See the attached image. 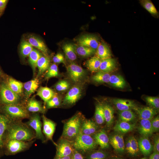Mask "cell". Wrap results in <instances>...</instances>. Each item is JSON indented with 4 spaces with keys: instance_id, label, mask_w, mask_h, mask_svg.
Segmentation results:
<instances>
[{
    "instance_id": "836d02e7",
    "label": "cell",
    "mask_w": 159,
    "mask_h": 159,
    "mask_svg": "<svg viewBox=\"0 0 159 159\" xmlns=\"http://www.w3.org/2000/svg\"><path fill=\"white\" fill-rule=\"evenodd\" d=\"M9 119L6 116L0 114V148L3 145L2 138L4 134L9 126Z\"/></svg>"
},
{
    "instance_id": "7402d4cb",
    "label": "cell",
    "mask_w": 159,
    "mask_h": 159,
    "mask_svg": "<svg viewBox=\"0 0 159 159\" xmlns=\"http://www.w3.org/2000/svg\"><path fill=\"white\" fill-rule=\"evenodd\" d=\"M116 60L112 58L102 60L99 71L109 73L115 70L116 67Z\"/></svg>"
},
{
    "instance_id": "52a82bcc",
    "label": "cell",
    "mask_w": 159,
    "mask_h": 159,
    "mask_svg": "<svg viewBox=\"0 0 159 159\" xmlns=\"http://www.w3.org/2000/svg\"><path fill=\"white\" fill-rule=\"evenodd\" d=\"M81 87L75 85L72 87L65 95L62 103L63 105H71L75 104L80 98L82 94Z\"/></svg>"
},
{
    "instance_id": "6f0895ef",
    "label": "cell",
    "mask_w": 159,
    "mask_h": 159,
    "mask_svg": "<svg viewBox=\"0 0 159 159\" xmlns=\"http://www.w3.org/2000/svg\"><path fill=\"white\" fill-rule=\"evenodd\" d=\"M120 159V158H114V159Z\"/></svg>"
},
{
    "instance_id": "c3c4849f",
    "label": "cell",
    "mask_w": 159,
    "mask_h": 159,
    "mask_svg": "<svg viewBox=\"0 0 159 159\" xmlns=\"http://www.w3.org/2000/svg\"><path fill=\"white\" fill-rule=\"evenodd\" d=\"M53 61L55 63H65V60L63 55L61 53H58L53 58Z\"/></svg>"
},
{
    "instance_id": "9f6ffc18",
    "label": "cell",
    "mask_w": 159,
    "mask_h": 159,
    "mask_svg": "<svg viewBox=\"0 0 159 159\" xmlns=\"http://www.w3.org/2000/svg\"><path fill=\"white\" fill-rule=\"evenodd\" d=\"M140 159H147L146 158H143Z\"/></svg>"
},
{
    "instance_id": "11a10c76",
    "label": "cell",
    "mask_w": 159,
    "mask_h": 159,
    "mask_svg": "<svg viewBox=\"0 0 159 159\" xmlns=\"http://www.w3.org/2000/svg\"><path fill=\"white\" fill-rule=\"evenodd\" d=\"M56 159H71V158L70 156H69L61 158H57Z\"/></svg>"
},
{
    "instance_id": "d4e9b609",
    "label": "cell",
    "mask_w": 159,
    "mask_h": 159,
    "mask_svg": "<svg viewBox=\"0 0 159 159\" xmlns=\"http://www.w3.org/2000/svg\"><path fill=\"white\" fill-rule=\"evenodd\" d=\"M105 121L108 127H110L113 123L114 118V110L110 105H102Z\"/></svg>"
},
{
    "instance_id": "8fae6325",
    "label": "cell",
    "mask_w": 159,
    "mask_h": 159,
    "mask_svg": "<svg viewBox=\"0 0 159 159\" xmlns=\"http://www.w3.org/2000/svg\"><path fill=\"white\" fill-rule=\"evenodd\" d=\"M29 143L25 141L16 140H9L7 144V147L9 152L14 154L21 152L27 148Z\"/></svg>"
},
{
    "instance_id": "d590c367",
    "label": "cell",
    "mask_w": 159,
    "mask_h": 159,
    "mask_svg": "<svg viewBox=\"0 0 159 159\" xmlns=\"http://www.w3.org/2000/svg\"><path fill=\"white\" fill-rule=\"evenodd\" d=\"M95 118L96 122L97 124L102 125L105 122L102 104L99 103L96 106Z\"/></svg>"
},
{
    "instance_id": "d6a6232c",
    "label": "cell",
    "mask_w": 159,
    "mask_h": 159,
    "mask_svg": "<svg viewBox=\"0 0 159 159\" xmlns=\"http://www.w3.org/2000/svg\"><path fill=\"white\" fill-rule=\"evenodd\" d=\"M110 75L107 73L99 71L92 77V80L98 83H109Z\"/></svg>"
},
{
    "instance_id": "9c48e42d",
    "label": "cell",
    "mask_w": 159,
    "mask_h": 159,
    "mask_svg": "<svg viewBox=\"0 0 159 159\" xmlns=\"http://www.w3.org/2000/svg\"><path fill=\"white\" fill-rule=\"evenodd\" d=\"M4 110L10 116L13 118H23L28 116L26 110L14 104L7 105L4 107Z\"/></svg>"
},
{
    "instance_id": "6da1fadb",
    "label": "cell",
    "mask_w": 159,
    "mask_h": 159,
    "mask_svg": "<svg viewBox=\"0 0 159 159\" xmlns=\"http://www.w3.org/2000/svg\"><path fill=\"white\" fill-rule=\"evenodd\" d=\"M8 134L9 140L29 141L35 136L29 128L22 123H13L9 127Z\"/></svg>"
},
{
    "instance_id": "ba28073f",
    "label": "cell",
    "mask_w": 159,
    "mask_h": 159,
    "mask_svg": "<svg viewBox=\"0 0 159 159\" xmlns=\"http://www.w3.org/2000/svg\"><path fill=\"white\" fill-rule=\"evenodd\" d=\"M56 146L57 158L70 156L73 154L74 150L70 142L63 138L60 140Z\"/></svg>"
},
{
    "instance_id": "816d5d0a",
    "label": "cell",
    "mask_w": 159,
    "mask_h": 159,
    "mask_svg": "<svg viewBox=\"0 0 159 159\" xmlns=\"http://www.w3.org/2000/svg\"><path fill=\"white\" fill-rule=\"evenodd\" d=\"M8 1L7 0H0V11H1L5 9Z\"/></svg>"
},
{
    "instance_id": "44dd1931",
    "label": "cell",
    "mask_w": 159,
    "mask_h": 159,
    "mask_svg": "<svg viewBox=\"0 0 159 159\" xmlns=\"http://www.w3.org/2000/svg\"><path fill=\"white\" fill-rule=\"evenodd\" d=\"M139 149L145 156L149 155L153 149V146L148 137L143 136L138 141Z\"/></svg>"
},
{
    "instance_id": "d6986e66",
    "label": "cell",
    "mask_w": 159,
    "mask_h": 159,
    "mask_svg": "<svg viewBox=\"0 0 159 159\" xmlns=\"http://www.w3.org/2000/svg\"><path fill=\"white\" fill-rule=\"evenodd\" d=\"M97 126L93 121L85 120L82 122L80 132L88 135L95 134L97 130Z\"/></svg>"
},
{
    "instance_id": "8992f818",
    "label": "cell",
    "mask_w": 159,
    "mask_h": 159,
    "mask_svg": "<svg viewBox=\"0 0 159 159\" xmlns=\"http://www.w3.org/2000/svg\"><path fill=\"white\" fill-rule=\"evenodd\" d=\"M77 44L96 50L100 42L97 36L95 34H87L83 35L77 40Z\"/></svg>"
},
{
    "instance_id": "74e56055",
    "label": "cell",
    "mask_w": 159,
    "mask_h": 159,
    "mask_svg": "<svg viewBox=\"0 0 159 159\" xmlns=\"http://www.w3.org/2000/svg\"><path fill=\"white\" fill-rule=\"evenodd\" d=\"M118 116L119 120L128 122L134 120L136 117V115L131 110L120 111Z\"/></svg>"
},
{
    "instance_id": "603a6c76",
    "label": "cell",
    "mask_w": 159,
    "mask_h": 159,
    "mask_svg": "<svg viewBox=\"0 0 159 159\" xmlns=\"http://www.w3.org/2000/svg\"><path fill=\"white\" fill-rule=\"evenodd\" d=\"M135 127V124H131L128 122L119 120L115 125L113 129L117 132L122 134L132 131Z\"/></svg>"
},
{
    "instance_id": "9a60e30c",
    "label": "cell",
    "mask_w": 159,
    "mask_h": 159,
    "mask_svg": "<svg viewBox=\"0 0 159 159\" xmlns=\"http://www.w3.org/2000/svg\"><path fill=\"white\" fill-rule=\"evenodd\" d=\"M138 114L140 119L151 120L157 114L156 110L150 107L140 108L136 107L133 109Z\"/></svg>"
},
{
    "instance_id": "ee69618b",
    "label": "cell",
    "mask_w": 159,
    "mask_h": 159,
    "mask_svg": "<svg viewBox=\"0 0 159 159\" xmlns=\"http://www.w3.org/2000/svg\"><path fill=\"white\" fill-rule=\"evenodd\" d=\"M145 100L150 107L156 110L159 108V98L158 97L147 96Z\"/></svg>"
},
{
    "instance_id": "e0dca14e",
    "label": "cell",
    "mask_w": 159,
    "mask_h": 159,
    "mask_svg": "<svg viewBox=\"0 0 159 159\" xmlns=\"http://www.w3.org/2000/svg\"><path fill=\"white\" fill-rule=\"evenodd\" d=\"M28 42L33 46L41 51L45 56L48 54V50L44 42L38 37L34 35H29L28 38Z\"/></svg>"
},
{
    "instance_id": "f907efd6",
    "label": "cell",
    "mask_w": 159,
    "mask_h": 159,
    "mask_svg": "<svg viewBox=\"0 0 159 159\" xmlns=\"http://www.w3.org/2000/svg\"><path fill=\"white\" fill-rule=\"evenodd\" d=\"M72 159H84L82 155L77 150H74Z\"/></svg>"
},
{
    "instance_id": "91938a15",
    "label": "cell",
    "mask_w": 159,
    "mask_h": 159,
    "mask_svg": "<svg viewBox=\"0 0 159 159\" xmlns=\"http://www.w3.org/2000/svg\"><path fill=\"white\" fill-rule=\"evenodd\" d=\"M0 74H1V72H0Z\"/></svg>"
},
{
    "instance_id": "8d00e7d4",
    "label": "cell",
    "mask_w": 159,
    "mask_h": 159,
    "mask_svg": "<svg viewBox=\"0 0 159 159\" xmlns=\"http://www.w3.org/2000/svg\"><path fill=\"white\" fill-rule=\"evenodd\" d=\"M140 2L141 5L152 15L158 16V12L151 1L141 0Z\"/></svg>"
},
{
    "instance_id": "7dc6e473",
    "label": "cell",
    "mask_w": 159,
    "mask_h": 159,
    "mask_svg": "<svg viewBox=\"0 0 159 159\" xmlns=\"http://www.w3.org/2000/svg\"><path fill=\"white\" fill-rule=\"evenodd\" d=\"M151 121V126L153 132H157L159 130V116L152 119Z\"/></svg>"
},
{
    "instance_id": "5bb4252c",
    "label": "cell",
    "mask_w": 159,
    "mask_h": 159,
    "mask_svg": "<svg viewBox=\"0 0 159 159\" xmlns=\"http://www.w3.org/2000/svg\"><path fill=\"white\" fill-rule=\"evenodd\" d=\"M92 138L97 144L102 149H105L109 147V138L104 129L96 132L93 135Z\"/></svg>"
},
{
    "instance_id": "681fc988",
    "label": "cell",
    "mask_w": 159,
    "mask_h": 159,
    "mask_svg": "<svg viewBox=\"0 0 159 159\" xmlns=\"http://www.w3.org/2000/svg\"><path fill=\"white\" fill-rule=\"evenodd\" d=\"M154 144L153 149L154 151L159 152V136H157L154 139Z\"/></svg>"
},
{
    "instance_id": "bcb514c9",
    "label": "cell",
    "mask_w": 159,
    "mask_h": 159,
    "mask_svg": "<svg viewBox=\"0 0 159 159\" xmlns=\"http://www.w3.org/2000/svg\"><path fill=\"white\" fill-rule=\"evenodd\" d=\"M70 87V83L67 81L62 80L58 82L55 86L56 89L59 91L67 90Z\"/></svg>"
},
{
    "instance_id": "3957f363",
    "label": "cell",
    "mask_w": 159,
    "mask_h": 159,
    "mask_svg": "<svg viewBox=\"0 0 159 159\" xmlns=\"http://www.w3.org/2000/svg\"><path fill=\"white\" fill-rule=\"evenodd\" d=\"M74 140L73 146L75 149L83 152L93 150L97 145L91 135L83 134L80 132Z\"/></svg>"
},
{
    "instance_id": "4dcf8cb0",
    "label": "cell",
    "mask_w": 159,
    "mask_h": 159,
    "mask_svg": "<svg viewBox=\"0 0 159 159\" xmlns=\"http://www.w3.org/2000/svg\"><path fill=\"white\" fill-rule=\"evenodd\" d=\"M109 83L113 87L120 89L123 88L126 85V82L123 77L118 74L110 75Z\"/></svg>"
},
{
    "instance_id": "4fadbf2b",
    "label": "cell",
    "mask_w": 159,
    "mask_h": 159,
    "mask_svg": "<svg viewBox=\"0 0 159 159\" xmlns=\"http://www.w3.org/2000/svg\"><path fill=\"white\" fill-rule=\"evenodd\" d=\"M43 121V132L47 138L52 141L57 145L52 140V137L56 127L55 123L52 120L47 118L43 115L42 117Z\"/></svg>"
},
{
    "instance_id": "7bdbcfd3",
    "label": "cell",
    "mask_w": 159,
    "mask_h": 159,
    "mask_svg": "<svg viewBox=\"0 0 159 159\" xmlns=\"http://www.w3.org/2000/svg\"><path fill=\"white\" fill-rule=\"evenodd\" d=\"M107 156V153L103 151L97 150L90 153L88 159H105Z\"/></svg>"
},
{
    "instance_id": "e575fe53",
    "label": "cell",
    "mask_w": 159,
    "mask_h": 159,
    "mask_svg": "<svg viewBox=\"0 0 159 159\" xmlns=\"http://www.w3.org/2000/svg\"><path fill=\"white\" fill-rule=\"evenodd\" d=\"M7 84L13 91L17 94L22 92L23 84L21 82L10 78L9 79Z\"/></svg>"
},
{
    "instance_id": "680465c9",
    "label": "cell",
    "mask_w": 159,
    "mask_h": 159,
    "mask_svg": "<svg viewBox=\"0 0 159 159\" xmlns=\"http://www.w3.org/2000/svg\"><path fill=\"white\" fill-rule=\"evenodd\" d=\"M1 12L0 11V13Z\"/></svg>"
},
{
    "instance_id": "30bf717a",
    "label": "cell",
    "mask_w": 159,
    "mask_h": 159,
    "mask_svg": "<svg viewBox=\"0 0 159 159\" xmlns=\"http://www.w3.org/2000/svg\"><path fill=\"white\" fill-rule=\"evenodd\" d=\"M109 143L115 150L119 153H123L125 149V144L122 134L117 132L109 138Z\"/></svg>"
},
{
    "instance_id": "ac0fdd59",
    "label": "cell",
    "mask_w": 159,
    "mask_h": 159,
    "mask_svg": "<svg viewBox=\"0 0 159 159\" xmlns=\"http://www.w3.org/2000/svg\"><path fill=\"white\" fill-rule=\"evenodd\" d=\"M95 53L96 56L101 60L111 58L110 48L108 44L104 41L100 42Z\"/></svg>"
},
{
    "instance_id": "5b68a950",
    "label": "cell",
    "mask_w": 159,
    "mask_h": 159,
    "mask_svg": "<svg viewBox=\"0 0 159 159\" xmlns=\"http://www.w3.org/2000/svg\"><path fill=\"white\" fill-rule=\"evenodd\" d=\"M68 76L71 80L74 82L81 81L85 75V70L77 64L72 62L67 67Z\"/></svg>"
},
{
    "instance_id": "277c9868",
    "label": "cell",
    "mask_w": 159,
    "mask_h": 159,
    "mask_svg": "<svg viewBox=\"0 0 159 159\" xmlns=\"http://www.w3.org/2000/svg\"><path fill=\"white\" fill-rule=\"evenodd\" d=\"M0 95L1 101L7 105L15 104L19 99L18 95L13 91L7 84L4 83L0 85Z\"/></svg>"
},
{
    "instance_id": "ffe728a7",
    "label": "cell",
    "mask_w": 159,
    "mask_h": 159,
    "mask_svg": "<svg viewBox=\"0 0 159 159\" xmlns=\"http://www.w3.org/2000/svg\"><path fill=\"white\" fill-rule=\"evenodd\" d=\"M138 130L143 136L148 138L151 136L154 132L151 126V120H140Z\"/></svg>"
},
{
    "instance_id": "484cf974",
    "label": "cell",
    "mask_w": 159,
    "mask_h": 159,
    "mask_svg": "<svg viewBox=\"0 0 159 159\" xmlns=\"http://www.w3.org/2000/svg\"><path fill=\"white\" fill-rule=\"evenodd\" d=\"M62 49L65 54L67 59L71 62L75 61L77 58L74 44L67 43L63 45Z\"/></svg>"
},
{
    "instance_id": "f1b7e54d",
    "label": "cell",
    "mask_w": 159,
    "mask_h": 159,
    "mask_svg": "<svg viewBox=\"0 0 159 159\" xmlns=\"http://www.w3.org/2000/svg\"><path fill=\"white\" fill-rule=\"evenodd\" d=\"M101 61L96 56H94L86 61L85 66L91 72H97L99 71Z\"/></svg>"
},
{
    "instance_id": "ab89813d",
    "label": "cell",
    "mask_w": 159,
    "mask_h": 159,
    "mask_svg": "<svg viewBox=\"0 0 159 159\" xmlns=\"http://www.w3.org/2000/svg\"><path fill=\"white\" fill-rule=\"evenodd\" d=\"M28 111L32 112H42V108L40 103L37 100L32 99L28 102L27 107Z\"/></svg>"
},
{
    "instance_id": "cb8c5ba5",
    "label": "cell",
    "mask_w": 159,
    "mask_h": 159,
    "mask_svg": "<svg viewBox=\"0 0 159 159\" xmlns=\"http://www.w3.org/2000/svg\"><path fill=\"white\" fill-rule=\"evenodd\" d=\"M39 80L37 78L24 83L23 85V87L27 97H30L35 92L39 87Z\"/></svg>"
},
{
    "instance_id": "60d3db41",
    "label": "cell",
    "mask_w": 159,
    "mask_h": 159,
    "mask_svg": "<svg viewBox=\"0 0 159 159\" xmlns=\"http://www.w3.org/2000/svg\"><path fill=\"white\" fill-rule=\"evenodd\" d=\"M130 138L131 145L129 154L132 156L136 155L139 150L138 141L134 136H131Z\"/></svg>"
},
{
    "instance_id": "7a4b0ae2",
    "label": "cell",
    "mask_w": 159,
    "mask_h": 159,
    "mask_svg": "<svg viewBox=\"0 0 159 159\" xmlns=\"http://www.w3.org/2000/svg\"><path fill=\"white\" fill-rule=\"evenodd\" d=\"M82 120L80 114L74 115L64 124L62 138L69 141L74 140L80 132Z\"/></svg>"
},
{
    "instance_id": "db71d44e",
    "label": "cell",
    "mask_w": 159,
    "mask_h": 159,
    "mask_svg": "<svg viewBox=\"0 0 159 159\" xmlns=\"http://www.w3.org/2000/svg\"><path fill=\"white\" fill-rule=\"evenodd\" d=\"M149 159H159V152L154 151L150 155Z\"/></svg>"
},
{
    "instance_id": "7c38bea8",
    "label": "cell",
    "mask_w": 159,
    "mask_h": 159,
    "mask_svg": "<svg viewBox=\"0 0 159 159\" xmlns=\"http://www.w3.org/2000/svg\"><path fill=\"white\" fill-rule=\"evenodd\" d=\"M27 124L34 130L35 136L37 138L44 140V137L42 131V123L38 115H34L31 117L27 122Z\"/></svg>"
},
{
    "instance_id": "f6af8a7d",
    "label": "cell",
    "mask_w": 159,
    "mask_h": 159,
    "mask_svg": "<svg viewBox=\"0 0 159 159\" xmlns=\"http://www.w3.org/2000/svg\"><path fill=\"white\" fill-rule=\"evenodd\" d=\"M46 103L47 107L51 108L59 106L61 104V101L59 98L55 95Z\"/></svg>"
},
{
    "instance_id": "83f0119b",
    "label": "cell",
    "mask_w": 159,
    "mask_h": 159,
    "mask_svg": "<svg viewBox=\"0 0 159 159\" xmlns=\"http://www.w3.org/2000/svg\"><path fill=\"white\" fill-rule=\"evenodd\" d=\"M37 95L45 102H47L53 97L55 94L52 89L48 87H41L37 91Z\"/></svg>"
},
{
    "instance_id": "f546056e",
    "label": "cell",
    "mask_w": 159,
    "mask_h": 159,
    "mask_svg": "<svg viewBox=\"0 0 159 159\" xmlns=\"http://www.w3.org/2000/svg\"><path fill=\"white\" fill-rule=\"evenodd\" d=\"M74 46L76 54L81 57H89L96 53V50L87 47L75 44Z\"/></svg>"
},
{
    "instance_id": "2e32d148",
    "label": "cell",
    "mask_w": 159,
    "mask_h": 159,
    "mask_svg": "<svg viewBox=\"0 0 159 159\" xmlns=\"http://www.w3.org/2000/svg\"><path fill=\"white\" fill-rule=\"evenodd\" d=\"M112 102L120 111L131 110L137 106L134 102L132 100L121 99H114Z\"/></svg>"
},
{
    "instance_id": "f5cc1de1",
    "label": "cell",
    "mask_w": 159,
    "mask_h": 159,
    "mask_svg": "<svg viewBox=\"0 0 159 159\" xmlns=\"http://www.w3.org/2000/svg\"><path fill=\"white\" fill-rule=\"evenodd\" d=\"M130 141L129 137L126 140L125 144V149L129 154L130 151Z\"/></svg>"
},
{
    "instance_id": "1f68e13d",
    "label": "cell",
    "mask_w": 159,
    "mask_h": 159,
    "mask_svg": "<svg viewBox=\"0 0 159 159\" xmlns=\"http://www.w3.org/2000/svg\"><path fill=\"white\" fill-rule=\"evenodd\" d=\"M42 54L38 50L34 49L28 56V61L31 65L34 74L35 73L37 67V62L39 58L42 56Z\"/></svg>"
},
{
    "instance_id": "b9f144b4",
    "label": "cell",
    "mask_w": 159,
    "mask_h": 159,
    "mask_svg": "<svg viewBox=\"0 0 159 159\" xmlns=\"http://www.w3.org/2000/svg\"><path fill=\"white\" fill-rule=\"evenodd\" d=\"M45 75L46 79L57 76L59 75L58 68L55 64H53L50 66Z\"/></svg>"
},
{
    "instance_id": "f35d334b",
    "label": "cell",
    "mask_w": 159,
    "mask_h": 159,
    "mask_svg": "<svg viewBox=\"0 0 159 159\" xmlns=\"http://www.w3.org/2000/svg\"><path fill=\"white\" fill-rule=\"evenodd\" d=\"M20 48L21 55L23 58L28 57L33 49V46L28 41L25 40L21 42Z\"/></svg>"
},
{
    "instance_id": "4316f807",
    "label": "cell",
    "mask_w": 159,
    "mask_h": 159,
    "mask_svg": "<svg viewBox=\"0 0 159 159\" xmlns=\"http://www.w3.org/2000/svg\"><path fill=\"white\" fill-rule=\"evenodd\" d=\"M50 61L47 56H42L38 60L37 63V67L38 69L37 76L42 74L50 66Z\"/></svg>"
}]
</instances>
